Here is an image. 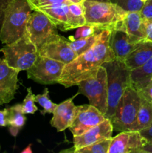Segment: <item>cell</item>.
<instances>
[{
  "label": "cell",
  "mask_w": 152,
  "mask_h": 153,
  "mask_svg": "<svg viewBox=\"0 0 152 153\" xmlns=\"http://www.w3.org/2000/svg\"><path fill=\"white\" fill-rule=\"evenodd\" d=\"M69 8L74 16L79 18H85V7L83 3L80 4L71 3L69 4Z\"/></svg>",
  "instance_id": "obj_30"
},
{
  "label": "cell",
  "mask_w": 152,
  "mask_h": 153,
  "mask_svg": "<svg viewBox=\"0 0 152 153\" xmlns=\"http://www.w3.org/2000/svg\"><path fill=\"white\" fill-rule=\"evenodd\" d=\"M27 1L28 2L33 11L40 7L50 5V4H60V3H65V4H71L67 0H27Z\"/></svg>",
  "instance_id": "obj_28"
},
{
  "label": "cell",
  "mask_w": 152,
  "mask_h": 153,
  "mask_svg": "<svg viewBox=\"0 0 152 153\" xmlns=\"http://www.w3.org/2000/svg\"><path fill=\"white\" fill-rule=\"evenodd\" d=\"M1 52L7 65L19 72L28 70L39 56L38 49L25 34L16 41L5 45Z\"/></svg>",
  "instance_id": "obj_6"
},
{
  "label": "cell",
  "mask_w": 152,
  "mask_h": 153,
  "mask_svg": "<svg viewBox=\"0 0 152 153\" xmlns=\"http://www.w3.org/2000/svg\"><path fill=\"white\" fill-rule=\"evenodd\" d=\"M57 33V27L44 13L38 10H34L31 13L25 34L37 49Z\"/></svg>",
  "instance_id": "obj_8"
},
{
  "label": "cell",
  "mask_w": 152,
  "mask_h": 153,
  "mask_svg": "<svg viewBox=\"0 0 152 153\" xmlns=\"http://www.w3.org/2000/svg\"><path fill=\"white\" fill-rule=\"evenodd\" d=\"M113 127L110 119H106L101 123L92 127L83 134L77 136H73L72 149H69L70 152L74 153L75 151L90 145L92 143L98 142L99 140L107 138H111L113 135Z\"/></svg>",
  "instance_id": "obj_14"
},
{
  "label": "cell",
  "mask_w": 152,
  "mask_h": 153,
  "mask_svg": "<svg viewBox=\"0 0 152 153\" xmlns=\"http://www.w3.org/2000/svg\"><path fill=\"white\" fill-rule=\"evenodd\" d=\"M101 32V31L97 29L95 27L92 26L90 25H84L80 26L77 28V31H76L75 36V38H82V37H86L92 36L95 34H98V33Z\"/></svg>",
  "instance_id": "obj_29"
},
{
  "label": "cell",
  "mask_w": 152,
  "mask_h": 153,
  "mask_svg": "<svg viewBox=\"0 0 152 153\" xmlns=\"http://www.w3.org/2000/svg\"><path fill=\"white\" fill-rule=\"evenodd\" d=\"M111 140L112 137L99 140V141L84 146L75 151L74 153H108Z\"/></svg>",
  "instance_id": "obj_24"
},
{
  "label": "cell",
  "mask_w": 152,
  "mask_h": 153,
  "mask_svg": "<svg viewBox=\"0 0 152 153\" xmlns=\"http://www.w3.org/2000/svg\"><path fill=\"white\" fill-rule=\"evenodd\" d=\"M13 0H0V31H1V24H2L3 18H4V13L6 7H7Z\"/></svg>",
  "instance_id": "obj_35"
},
{
  "label": "cell",
  "mask_w": 152,
  "mask_h": 153,
  "mask_svg": "<svg viewBox=\"0 0 152 153\" xmlns=\"http://www.w3.org/2000/svg\"><path fill=\"white\" fill-rule=\"evenodd\" d=\"M127 11H140L144 2L141 0H110Z\"/></svg>",
  "instance_id": "obj_27"
},
{
  "label": "cell",
  "mask_w": 152,
  "mask_h": 153,
  "mask_svg": "<svg viewBox=\"0 0 152 153\" xmlns=\"http://www.w3.org/2000/svg\"><path fill=\"white\" fill-rule=\"evenodd\" d=\"M110 30H102L90 49L65 64L58 83L66 88L77 85L81 81L95 76L104 63L114 60L110 46Z\"/></svg>",
  "instance_id": "obj_1"
},
{
  "label": "cell",
  "mask_w": 152,
  "mask_h": 153,
  "mask_svg": "<svg viewBox=\"0 0 152 153\" xmlns=\"http://www.w3.org/2000/svg\"><path fill=\"white\" fill-rule=\"evenodd\" d=\"M152 80V57L143 65L131 70V85L137 91L145 88Z\"/></svg>",
  "instance_id": "obj_20"
},
{
  "label": "cell",
  "mask_w": 152,
  "mask_h": 153,
  "mask_svg": "<svg viewBox=\"0 0 152 153\" xmlns=\"http://www.w3.org/2000/svg\"><path fill=\"white\" fill-rule=\"evenodd\" d=\"M65 64L46 57H37L27 71L28 79L41 85H53L58 82Z\"/></svg>",
  "instance_id": "obj_9"
},
{
  "label": "cell",
  "mask_w": 152,
  "mask_h": 153,
  "mask_svg": "<svg viewBox=\"0 0 152 153\" xmlns=\"http://www.w3.org/2000/svg\"><path fill=\"white\" fill-rule=\"evenodd\" d=\"M139 105V94L132 85H130L124 92L114 114L110 119L113 130L119 132L132 131L137 120Z\"/></svg>",
  "instance_id": "obj_5"
},
{
  "label": "cell",
  "mask_w": 152,
  "mask_h": 153,
  "mask_svg": "<svg viewBox=\"0 0 152 153\" xmlns=\"http://www.w3.org/2000/svg\"><path fill=\"white\" fill-rule=\"evenodd\" d=\"M38 52L40 56L46 57L65 64H69L77 57V54L70 47L69 40L58 33L52 36L38 49Z\"/></svg>",
  "instance_id": "obj_11"
},
{
  "label": "cell",
  "mask_w": 152,
  "mask_h": 153,
  "mask_svg": "<svg viewBox=\"0 0 152 153\" xmlns=\"http://www.w3.org/2000/svg\"><path fill=\"white\" fill-rule=\"evenodd\" d=\"M92 1H110V0H92Z\"/></svg>",
  "instance_id": "obj_40"
},
{
  "label": "cell",
  "mask_w": 152,
  "mask_h": 153,
  "mask_svg": "<svg viewBox=\"0 0 152 153\" xmlns=\"http://www.w3.org/2000/svg\"><path fill=\"white\" fill-rule=\"evenodd\" d=\"M151 81H152V80H151Z\"/></svg>",
  "instance_id": "obj_44"
},
{
  "label": "cell",
  "mask_w": 152,
  "mask_h": 153,
  "mask_svg": "<svg viewBox=\"0 0 152 153\" xmlns=\"http://www.w3.org/2000/svg\"><path fill=\"white\" fill-rule=\"evenodd\" d=\"M32 13L27 0H13L6 7L0 31V41L4 45L16 41L25 34L27 22Z\"/></svg>",
  "instance_id": "obj_3"
},
{
  "label": "cell",
  "mask_w": 152,
  "mask_h": 153,
  "mask_svg": "<svg viewBox=\"0 0 152 153\" xmlns=\"http://www.w3.org/2000/svg\"><path fill=\"white\" fill-rule=\"evenodd\" d=\"M70 3H74V4H80V3H83L85 0H67Z\"/></svg>",
  "instance_id": "obj_38"
},
{
  "label": "cell",
  "mask_w": 152,
  "mask_h": 153,
  "mask_svg": "<svg viewBox=\"0 0 152 153\" xmlns=\"http://www.w3.org/2000/svg\"><path fill=\"white\" fill-rule=\"evenodd\" d=\"M152 57V43L149 41L137 43L134 49L125 58L124 63L131 70L145 64Z\"/></svg>",
  "instance_id": "obj_19"
},
{
  "label": "cell",
  "mask_w": 152,
  "mask_h": 153,
  "mask_svg": "<svg viewBox=\"0 0 152 153\" xmlns=\"http://www.w3.org/2000/svg\"><path fill=\"white\" fill-rule=\"evenodd\" d=\"M145 34L146 41L152 43V19H144L143 18Z\"/></svg>",
  "instance_id": "obj_32"
},
{
  "label": "cell",
  "mask_w": 152,
  "mask_h": 153,
  "mask_svg": "<svg viewBox=\"0 0 152 153\" xmlns=\"http://www.w3.org/2000/svg\"><path fill=\"white\" fill-rule=\"evenodd\" d=\"M48 88H45L43 94L35 96V101L43 108V110L41 111L43 115L46 114H53L58 105V104H55L50 100Z\"/></svg>",
  "instance_id": "obj_25"
},
{
  "label": "cell",
  "mask_w": 152,
  "mask_h": 153,
  "mask_svg": "<svg viewBox=\"0 0 152 153\" xmlns=\"http://www.w3.org/2000/svg\"><path fill=\"white\" fill-rule=\"evenodd\" d=\"M7 116H8V108H4L0 111V126L4 127L8 126Z\"/></svg>",
  "instance_id": "obj_36"
},
{
  "label": "cell",
  "mask_w": 152,
  "mask_h": 153,
  "mask_svg": "<svg viewBox=\"0 0 152 153\" xmlns=\"http://www.w3.org/2000/svg\"><path fill=\"white\" fill-rule=\"evenodd\" d=\"M141 1H142V2H144V3H145V1H147L148 0H141Z\"/></svg>",
  "instance_id": "obj_41"
},
{
  "label": "cell",
  "mask_w": 152,
  "mask_h": 153,
  "mask_svg": "<svg viewBox=\"0 0 152 153\" xmlns=\"http://www.w3.org/2000/svg\"><path fill=\"white\" fill-rule=\"evenodd\" d=\"M120 31L128 34L130 40L134 44L145 40L143 18L140 11H128L122 23Z\"/></svg>",
  "instance_id": "obj_17"
},
{
  "label": "cell",
  "mask_w": 152,
  "mask_h": 153,
  "mask_svg": "<svg viewBox=\"0 0 152 153\" xmlns=\"http://www.w3.org/2000/svg\"><path fill=\"white\" fill-rule=\"evenodd\" d=\"M75 97L67 99L66 100L58 104L53 112V117L51 120L50 123L51 126L56 128L58 131H65L66 128H69L74 120L77 108L73 102Z\"/></svg>",
  "instance_id": "obj_16"
},
{
  "label": "cell",
  "mask_w": 152,
  "mask_h": 153,
  "mask_svg": "<svg viewBox=\"0 0 152 153\" xmlns=\"http://www.w3.org/2000/svg\"><path fill=\"white\" fill-rule=\"evenodd\" d=\"M32 152V151L31 150V145H29V146H28V147L26 148V149H25V150H23L22 151V152Z\"/></svg>",
  "instance_id": "obj_39"
},
{
  "label": "cell",
  "mask_w": 152,
  "mask_h": 153,
  "mask_svg": "<svg viewBox=\"0 0 152 153\" xmlns=\"http://www.w3.org/2000/svg\"><path fill=\"white\" fill-rule=\"evenodd\" d=\"M139 153H152V143H146Z\"/></svg>",
  "instance_id": "obj_37"
},
{
  "label": "cell",
  "mask_w": 152,
  "mask_h": 153,
  "mask_svg": "<svg viewBox=\"0 0 152 153\" xmlns=\"http://www.w3.org/2000/svg\"><path fill=\"white\" fill-rule=\"evenodd\" d=\"M0 52H1V49H0Z\"/></svg>",
  "instance_id": "obj_42"
},
{
  "label": "cell",
  "mask_w": 152,
  "mask_h": 153,
  "mask_svg": "<svg viewBox=\"0 0 152 153\" xmlns=\"http://www.w3.org/2000/svg\"><path fill=\"white\" fill-rule=\"evenodd\" d=\"M19 73L9 67L4 58H0V105L7 104L14 99Z\"/></svg>",
  "instance_id": "obj_15"
},
{
  "label": "cell",
  "mask_w": 152,
  "mask_h": 153,
  "mask_svg": "<svg viewBox=\"0 0 152 153\" xmlns=\"http://www.w3.org/2000/svg\"><path fill=\"white\" fill-rule=\"evenodd\" d=\"M110 46L114 54L115 59L124 62L125 58L134 49L136 44L130 40L125 32L119 30H113L111 31L110 34Z\"/></svg>",
  "instance_id": "obj_18"
},
{
  "label": "cell",
  "mask_w": 152,
  "mask_h": 153,
  "mask_svg": "<svg viewBox=\"0 0 152 153\" xmlns=\"http://www.w3.org/2000/svg\"><path fill=\"white\" fill-rule=\"evenodd\" d=\"M36 10L44 13L61 31H66L86 25V19L74 16L69 8V4L65 3L43 6Z\"/></svg>",
  "instance_id": "obj_10"
},
{
  "label": "cell",
  "mask_w": 152,
  "mask_h": 153,
  "mask_svg": "<svg viewBox=\"0 0 152 153\" xmlns=\"http://www.w3.org/2000/svg\"><path fill=\"white\" fill-rule=\"evenodd\" d=\"M99 33L95 34L92 36L86 37H82V38H73L72 37H70L69 38V41L70 47L72 48L73 51L77 54V55H80V54L83 53L84 52L87 51L90 49L92 46L97 41L99 36Z\"/></svg>",
  "instance_id": "obj_23"
},
{
  "label": "cell",
  "mask_w": 152,
  "mask_h": 153,
  "mask_svg": "<svg viewBox=\"0 0 152 153\" xmlns=\"http://www.w3.org/2000/svg\"><path fill=\"white\" fill-rule=\"evenodd\" d=\"M107 77V110L105 117L111 119L124 92L131 83V70L123 61L114 59L103 64Z\"/></svg>",
  "instance_id": "obj_4"
},
{
  "label": "cell",
  "mask_w": 152,
  "mask_h": 153,
  "mask_svg": "<svg viewBox=\"0 0 152 153\" xmlns=\"http://www.w3.org/2000/svg\"><path fill=\"white\" fill-rule=\"evenodd\" d=\"M26 121V117L22 111V104L14 105L8 108L7 123L9 131L13 137H16L22 129Z\"/></svg>",
  "instance_id": "obj_22"
},
{
  "label": "cell",
  "mask_w": 152,
  "mask_h": 153,
  "mask_svg": "<svg viewBox=\"0 0 152 153\" xmlns=\"http://www.w3.org/2000/svg\"><path fill=\"white\" fill-rule=\"evenodd\" d=\"M139 94L145 97L146 99L149 100L150 101H152V81L143 89L138 91Z\"/></svg>",
  "instance_id": "obj_33"
},
{
  "label": "cell",
  "mask_w": 152,
  "mask_h": 153,
  "mask_svg": "<svg viewBox=\"0 0 152 153\" xmlns=\"http://www.w3.org/2000/svg\"><path fill=\"white\" fill-rule=\"evenodd\" d=\"M140 13L144 19H152V0H148L144 3Z\"/></svg>",
  "instance_id": "obj_31"
},
{
  "label": "cell",
  "mask_w": 152,
  "mask_h": 153,
  "mask_svg": "<svg viewBox=\"0 0 152 153\" xmlns=\"http://www.w3.org/2000/svg\"><path fill=\"white\" fill-rule=\"evenodd\" d=\"M139 132L147 140V143H152V123L147 128L139 131Z\"/></svg>",
  "instance_id": "obj_34"
},
{
  "label": "cell",
  "mask_w": 152,
  "mask_h": 153,
  "mask_svg": "<svg viewBox=\"0 0 152 153\" xmlns=\"http://www.w3.org/2000/svg\"><path fill=\"white\" fill-rule=\"evenodd\" d=\"M77 94H83L89 100V105L96 108L103 114L107 110V77L106 69L101 66L96 74L81 81L77 85Z\"/></svg>",
  "instance_id": "obj_7"
},
{
  "label": "cell",
  "mask_w": 152,
  "mask_h": 153,
  "mask_svg": "<svg viewBox=\"0 0 152 153\" xmlns=\"http://www.w3.org/2000/svg\"><path fill=\"white\" fill-rule=\"evenodd\" d=\"M139 108L132 131H139L148 127L152 123V101L146 99L141 94H139Z\"/></svg>",
  "instance_id": "obj_21"
},
{
  "label": "cell",
  "mask_w": 152,
  "mask_h": 153,
  "mask_svg": "<svg viewBox=\"0 0 152 153\" xmlns=\"http://www.w3.org/2000/svg\"><path fill=\"white\" fill-rule=\"evenodd\" d=\"M147 143L139 131H121L112 137L108 153H139Z\"/></svg>",
  "instance_id": "obj_13"
},
{
  "label": "cell",
  "mask_w": 152,
  "mask_h": 153,
  "mask_svg": "<svg viewBox=\"0 0 152 153\" xmlns=\"http://www.w3.org/2000/svg\"><path fill=\"white\" fill-rule=\"evenodd\" d=\"M106 119L105 115L91 105H78L76 108L75 116L69 129L73 136L80 135Z\"/></svg>",
  "instance_id": "obj_12"
},
{
  "label": "cell",
  "mask_w": 152,
  "mask_h": 153,
  "mask_svg": "<svg viewBox=\"0 0 152 153\" xmlns=\"http://www.w3.org/2000/svg\"><path fill=\"white\" fill-rule=\"evenodd\" d=\"M85 19L86 25L102 30H119L128 11L110 1L85 0Z\"/></svg>",
  "instance_id": "obj_2"
},
{
  "label": "cell",
  "mask_w": 152,
  "mask_h": 153,
  "mask_svg": "<svg viewBox=\"0 0 152 153\" xmlns=\"http://www.w3.org/2000/svg\"><path fill=\"white\" fill-rule=\"evenodd\" d=\"M0 149H1V146H0Z\"/></svg>",
  "instance_id": "obj_43"
},
{
  "label": "cell",
  "mask_w": 152,
  "mask_h": 153,
  "mask_svg": "<svg viewBox=\"0 0 152 153\" xmlns=\"http://www.w3.org/2000/svg\"><path fill=\"white\" fill-rule=\"evenodd\" d=\"M26 97L22 103V111L24 114H34L37 111V107L35 105V95L33 94L31 88H27Z\"/></svg>",
  "instance_id": "obj_26"
}]
</instances>
